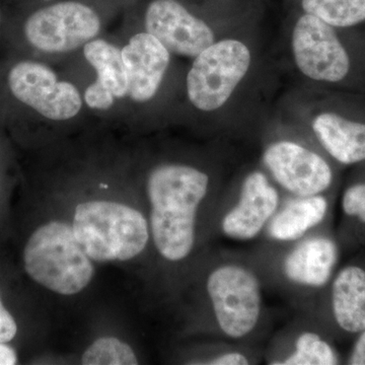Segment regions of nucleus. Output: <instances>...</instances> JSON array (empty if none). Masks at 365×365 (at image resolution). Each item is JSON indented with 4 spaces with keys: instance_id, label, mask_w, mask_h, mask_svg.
Listing matches in <instances>:
<instances>
[{
    "instance_id": "obj_1",
    "label": "nucleus",
    "mask_w": 365,
    "mask_h": 365,
    "mask_svg": "<svg viewBox=\"0 0 365 365\" xmlns=\"http://www.w3.org/2000/svg\"><path fill=\"white\" fill-rule=\"evenodd\" d=\"M208 186L207 174L190 165L170 163L150 173L151 232L158 251L167 260L181 261L193 250L196 213Z\"/></svg>"
},
{
    "instance_id": "obj_2",
    "label": "nucleus",
    "mask_w": 365,
    "mask_h": 365,
    "mask_svg": "<svg viewBox=\"0 0 365 365\" xmlns=\"http://www.w3.org/2000/svg\"><path fill=\"white\" fill-rule=\"evenodd\" d=\"M72 230L91 261H128L145 249L148 227L136 209L110 201L78 205Z\"/></svg>"
},
{
    "instance_id": "obj_3",
    "label": "nucleus",
    "mask_w": 365,
    "mask_h": 365,
    "mask_svg": "<svg viewBox=\"0 0 365 365\" xmlns=\"http://www.w3.org/2000/svg\"><path fill=\"white\" fill-rule=\"evenodd\" d=\"M26 273L32 279L62 295L78 294L95 273L93 262L62 222L46 223L36 230L24 251Z\"/></svg>"
},
{
    "instance_id": "obj_4",
    "label": "nucleus",
    "mask_w": 365,
    "mask_h": 365,
    "mask_svg": "<svg viewBox=\"0 0 365 365\" xmlns=\"http://www.w3.org/2000/svg\"><path fill=\"white\" fill-rule=\"evenodd\" d=\"M253 53L244 41H215L194 57L187 76V95L202 112H215L227 104L251 69Z\"/></svg>"
},
{
    "instance_id": "obj_5",
    "label": "nucleus",
    "mask_w": 365,
    "mask_h": 365,
    "mask_svg": "<svg viewBox=\"0 0 365 365\" xmlns=\"http://www.w3.org/2000/svg\"><path fill=\"white\" fill-rule=\"evenodd\" d=\"M292 56L300 73L322 83H343L352 71V59L333 28L300 11L292 31Z\"/></svg>"
},
{
    "instance_id": "obj_6",
    "label": "nucleus",
    "mask_w": 365,
    "mask_h": 365,
    "mask_svg": "<svg viewBox=\"0 0 365 365\" xmlns=\"http://www.w3.org/2000/svg\"><path fill=\"white\" fill-rule=\"evenodd\" d=\"M207 292L218 326L227 337L240 339L256 328L261 285L252 271L235 264L220 266L209 275Z\"/></svg>"
},
{
    "instance_id": "obj_7",
    "label": "nucleus",
    "mask_w": 365,
    "mask_h": 365,
    "mask_svg": "<svg viewBox=\"0 0 365 365\" xmlns=\"http://www.w3.org/2000/svg\"><path fill=\"white\" fill-rule=\"evenodd\" d=\"M101 30L100 18L81 2H59L34 13L25 24L29 42L41 51L68 52L86 44Z\"/></svg>"
},
{
    "instance_id": "obj_8",
    "label": "nucleus",
    "mask_w": 365,
    "mask_h": 365,
    "mask_svg": "<svg viewBox=\"0 0 365 365\" xmlns=\"http://www.w3.org/2000/svg\"><path fill=\"white\" fill-rule=\"evenodd\" d=\"M9 86L20 102L55 121L71 119L83 106L76 86L60 81L50 67L38 62L16 64L9 71Z\"/></svg>"
},
{
    "instance_id": "obj_9",
    "label": "nucleus",
    "mask_w": 365,
    "mask_h": 365,
    "mask_svg": "<svg viewBox=\"0 0 365 365\" xmlns=\"http://www.w3.org/2000/svg\"><path fill=\"white\" fill-rule=\"evenodd\" d=\"M263 163L273 179L297 197L319 195L333 182V170L325 158L297 141L269 144Z\"/></svg>"
},
{
    "instance_id": "obj_10",
    "label": "nucleus",
    "mask_w": 365,
    "mask_h": 365,
    "mask_svg": "<svg viewBox=\"0 0 365 365\" xmlns=\"http://www.w3.org/2000/svg\"><path fill=\"white\" fill-rule=\"evenodd\" d=\"M146 32L170 53L196 57L215 42L211 26L177 0H153L145 13Z\"/></svg>"
},
{
    "instance_id": "obj_11",
    "label": "nucleus",
    "mask_w": 365,
    "mask_h": 365,
    "mask_svg": "<svg viewBox=\"0 0 365 365\" xmlns=\"http://www.w3.org/2000/svg\"><path fill=\"white\" fill-rule=\"evenodd\" d=\"M279 203L277 190L259 170L250 173L242 182L237 205L222 220L223 234L230 239L249 241L260 234Z\"/></svg>"
},
{
    "instance_id": "obj_12",
    "label": "nucleus",
    "mask_w": 365,
    "mask_h": 365,
    "mask_svg": "<svg viewBox=\"0 0 365 365\" xmlns=\"http://www.w3.org/2000/svg\"><path fill=\"white\" fill-rule=\"evenodd\" d=\"M132 100L144 103L155 97L170 62V53L150 33L133 36L121 50Z\"/></svg>"
},
{
    "instance_id": "obj_13",
    "label": "nucleus",
    "mask_w": 365,
    "mask_h": 365,
    "mask_svg": "<svg viewBox=\"0 0 365 365\" xmlns=\"http://www.w3.org/2000/svg\"><path fill=\"white\" fill-rule=\"evenodd\" d=\"M319 143L338 163L355 165L365 160V122L336 111L319 112L312 120Z\"/></svg>"
},
{
    "instance_id": "obj_14",
    "label": "nucleus",
    "mask_w": 365,
    "mask_h": 365,
    "mask_svg": "<svg viewBox=\"0 0 365 365\" xmlns=\"http://www.w3.org/2000/svg\"><path fill=\"white\" fill-rule=\"evenodd\" d=\"M338 250L332 240L311 237L292 250L283 263L285 276L297 284L309 287H324L337 262Z\"/></svg>"
},
{
    "instance_id": "obj_15",
    "label": "nucleus",
    "mask_w": 365,
    "mask_h": 365,
    "mask_svg": "<svg viewBox=\"0 0 365 365\" xmlns=\"http://www.w3.org/2000/svg\"><path fill=\"white\" fill-rule=\"evenodd\" d=\"M332 307L336 322L349 333L365 330V271L356 266L341 270L332 287Z\"/></svg>"
},
{
    "instance_id": "obj_16",
    "label": "nucleus",
    "mask_w": 365,
    "mask_h": 365,
    "mask_svg": "<svg viewBox=\"0 0 365 365\" xmlns=\"http://www.w3.org/2000/svg\"><path fill=\"white\" fill-rule=\"evenodd\" d=\"M328 202L319 195L299 197L274 216L269 235L280 242L295 241L325 218Z\"/></svg>"
},
{
    "instance_id": "obj_17",
    "label": "nucleus",
    "mask_w": 365,
    "mask_h": 365,
    "mask_svg": "<svg viewBox=\"0 0 365 365\" xmlns=\"http://www.w3.org/2000/svg\"><path fill=\"white\" fill-rule=\"evenodd\" d=\"M83 54L97 71L98 78L93 85L115 98H123L128 93V76L121 50L107 41L91 40L83 48Z\"/></svg>"
},
{
    "instance_id": "obj_18",
    "label": "nucleus",
    "mask_w": 365,
    "mask_h": 365,
    "mask_svg": "<svg viewBox=\"0 0 365 365\" xmlns=\"http://www.w3.org/2000/svg\"><path fill=\"white\" fill-rule=\"evenodd\" d=\"M299 6L337 30L365 21V0H299Z\"/></svg>"
},
{
    "instance_id": "obj_19",
    "label": "nucleus",
    "mask_w": 365,
    "mask_h": 365,
    "mask_svg": "<svg viewBox=\"0 0 365 365\" xmlns=\"http://www.w3.org/2000/svg\"><path fill=\"white\" fill-rule=\"evenodd\" d=\"M338 364L337 355L329 343L318 334L302 333L295 342V350L282 362V365H334Z\"/></svg>"
},
{
    "instance_id": "obj_20",
    "label": "nucleus",
    "mask_w": 365,
    "mask_h": 365,
    "mask_svg": "<svg viewBox=\"0 0 365 365\" xmlns=\"http://www.w3.org/2000/svg\"><path fill=\"white\" fill-rule=\"evenodd\" d=\"M85 365H135L138 364L133 349L117 338L103 337L96 340L83 353Z\"/></svg>"
},
{
    "instance_id": "obj_21",
    "label": "nucleus",
    "mask_w": 365,
    "mask_h": 365,
    "mask_svg": "<svg viewBox=\"0 0 365 365\" xmlns=\"http://www.w3.org/2000/svg\"><path fill=\"white\" fill-rule=\"evenodd\" d=\"M342 208L346 215L355 216L365 223V182L352 185L346 190Z\"/></svg>"
},
{
    "instance_id": "obj_22",
    "label": "nucleus",
    "mask_w": 365,
    "mask_h": 365,
    "mask_svg": "<svg viewBox=\"0 0 365 365\" xmlns=\"http://www.w3.org/2000/svg\"><path fill=\"white\" fill-rule=\"evenodd\" d=\"M115 98L112 93H108L98 86L91 85L86 88L85 101L91 109L108 110L114 105Z\"/></svg>"
},
{
    "instance_id": "obj_23",
    "label": "nucleus",
    "mask_w": 365,
    "mask_h": 365,
    "mask_svg": "<svg viewBox=\"0 0 365 365\" xmlns=\"http://www.w3.org/2000/svg\"><path fill=\"white\" fill-rule=\"evenodd\" d=\"M18 327L11 314L6 311L0 299V342L7 343L16 335Z\"/></svg>"
},
{
    "instance_id": "obj_24",
    "label": "nucleus",
    "mask_w": 365,
    "mask_h": 365,
    "mask_svg": "<svg viewBox=\"0 0 365 365\" xmlns=\"http://www.w3.org/2000/svg\"><path fill=\"white\" fill-rule=\"evenodd\" d=\"M249 359L246 355L240 352H228L216 359L210 360L207 364L211 365H247L249 364Z\"/></svg>"
},
{
    "instance_id": "obj_25",
    "label": "nucleus",
    "mask_w": 365,
    "mask_h": 365,
    "mask_svg": "<svg viewBox=\"0 0 365 365\" xmlns=\"http://www.w3.org/2000/svg\"><path fill=\"white\" fill-rule=\"evenodd\" d=\"M348 364L351 365H365V330L362 331L361 335L356 343L350 355Z\"/></svg>"
},
{
    "instance_id": "obj_26",
    "label": "nucleus",
    "mask_w": 365,
    "mask_h": 365,
    "mask_svg": "<svg viewBox=\"0 0 365 365\" xmlns=\"http://www.w3.org/2000/svg\"><path fill=\"white\" fill-rule=\"evenodd\" d=\"M18 362L16 353L13 348L0 342V365H14Z\"/></svg>"
}]
</instances>
